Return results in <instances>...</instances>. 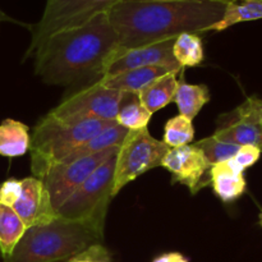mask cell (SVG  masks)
<instances>
[{"label": "cell", "mask_w": 262, "mask_h": 262, "mask_svg": "<svg viewBox=\"0 0 262 262\" xmlns=\"http://www.w3.org/2000/svg\"><path fill=\"white\" fill-rule=\"evenodd\" d=\"M194 138V127L192 120L183 115H177L170 118L165 124L163 142L169 148L181 147V146L191 145Z\"/></svg>", "instance_id": "24"}, {"label": "cell", "mask_w": 262, "mask_h": 262, "mask_svg": "<svg viewBox=\"0 0 262 262\" xmlns=\"http://www.w3.org/2000/svg\"><path fill=\"white\" fill-rule=\"evenodd\" d=\"M151 114L138 99V94H128L123 92L122 102L118 110L117 120L119 125L128 130H140L147 128L151 120Z\"/></svg>", "instance_id": "21"}, {"label": "cell", "mask_w": 262, "mask_h": 262, "mask_svg": "<svg viewBox=\"0 0 262 262\" xmlns=\"http://www.w3.org/2000/svg\"><path fill=\"white\" fill-rule=\"evenodd\" d=\"M12 209L27 228L50 224L59 217L51 205L45 183L35 177L22 179V192Z\"/></svg>", "instance_id": "13"}, {"label": "cell", "mask_w": 262, "mask_h": 262, "mask_svg": "<svg viewBox=\"0 0 262 262\" xmlns=\"http://www.w3.org/2000/svg\"><path fill=\"white\" fill-rule=\"evenodd\" d=\"M210 101V91L206 84H189L184 81L183 72L178 81L173 102L178 106L179 114L193 120L202 107Z\"/></svg>", "instance_id": "18"}, {"label": "cell", "mask_w": 262, "mask_h": 262, "mask_svg": "<svg viewBox=\"0 0 262 262\" xmlns=\"http://www.w3.org/2000/svg\"><path fill=\"white\" fill-rule=\"evenodd\" d=\"M174 40L176 38L148 43V45L140 46V48L127 49V50H115L102 69L101 78L130 71V69L155 66L165 67L177 73L184 71L177 63L173 55Z\"/></svg>", "instance_id": "11"}, {"label": "cell", "mask_w": 262, "mask_h": 262, "mask_svg": "<svg viewBox=\"0 0 262 262\" xmlns=\"http://www.w3.org/2000/svg\"><path fill=\"white\" fill-rule=\"evenodd\" d=\"M115 122L89 119L66 122L46 114L33 128L31 136V171L33 177L43 179L53 166L66 160L79 146L91 140Z\"/></svg>", "instance_id": "4"}, {"label": "cell", "mask_w": 262, "mask_h": 262, "mask_svg": "<svg viewBox=\"0 0 262 262\" xmlns=\"http://www.w3.org/2000/svg\"><path fill=\"white\" fill-rule=\"evenodd\" d=\"M174 72L164 74L159 77L155 81L148 83L145 89L138 92V99L141 104L151 113L159 112L165 107L170 102H173L174 95H176L177 87H178V79Z\"/></svg>", "instance_id": "16"}, {"label": "cell", "mask_w": 262, "mask_h": 262, "mask_svg": "<svg viewBox=\"0 0 262 262\" xmlns=\"http://www.w3.org/2000/svg\"><path fill=\"white\" fill-rule=\"evenodd\" d=\"M170 71L165 67H146V68H136L130 71L122 72V73L107 76L100 78L99 82L101 86L106 89L115 90L119 92H128V94H138L142 89H145L148 83L155 81L159 77L169 73ZM177 73V72H174Z\"/></svg>", "instance_id": "14"}, {"label": "cell", "mask_w": 262, "mask_h": 262, "mask_svg": "<svg viewBox=\"0 0 262 262\" xmlns=\"http://www.w3.org/2000/svg\"><path fill=\"white\" fill-rule=\"evenodd\" d=\"M27 227L12 207L0 205V253L8 257L22 239Z\"/></svg>", "instance_id": "20"}, {"label": "cell", "mask_w": 262, "mask_h": 262, "mask_svg": "<svg viewBox=\"0 0 262 262\" xmlns=\"http://www.w3.org/2000/svg\"><path fill=\"white\" fill-rule=\"evenodd\" d=\"M161 166L170 171L171 184L187 186L192 194L210 184V168L206 156L197 146L186 145L170 148L164 158Z\"/></svg>", "instance_id": "12"}, {"label": "cell", "mask_w": 262, "mask_h": 262, "mask_svg": "<svg viewBox=\"0 0 262 262\" xmlns=\"http://www.w3.org/2000/svg\"><path fill=\"white\" fill-rule=\"evenodd\" d=\"M262 19V0H239L225 7L223 18L211 27V31H224L242 22Z\"/></svg>", "instance_id": "22"}, {"label": "cell", "mask_w": 262, "mask_h": 262, "mask_svg": "<svg viewBox=\"0 0 262 262\" xmlns=\"http://www.w3.org/2000/svg\"><path fill=\"white\" fill-rule=\"evenodd\" d=\"M257 97H248L233 112L222 114L216 120L215 138L237 146H255L262 151V122Z\"/></svg>", "instance_id": "10"}, {"label": "cell", "mask_w": 262, "mask_h": 262, "mask_svg": "<svg viewBox=\"0 0 262 262\" xmlns=\"http://www.w3.org/2000/svg\"><path fill=\"white\" fill-rule=\"evenodd\" d=\"M258 113H260L261 122H262V100H258Z\"/></svg>", "instance_id": "32"}, {"label": "cell", "mask_w": 262, "mask_h": 262, "mask_svg": "<svg viewBox=\"0 0 262 262\" xmlns=\"http://www.w3.org/2000/svg\"><path fill=\"white\" fill-rule=\"evenodd\" d=\"M128 132H129V130L118 124L117 122L113 123L112 125L106 127L100 133H97L96 136H94V137H92L91 140L87 141L86 143L79 146L74 152H72L71 155H69L66 160L61 161V163H71V161L77 160V159L86 158V156L99 154L101 152V151L107 150V148L114 147V146H120L123 141H124L125 136L128 135Z\"/></svg>", "instance_id": "19"}, {"label": "cell", "mask_w": 262, "mask_h": 262, "mask_svg": "<svg viewBox=\"0 0 262 262\" xmlns=\"http://www.w3.org/2000/svg\"><path fill=\"white\" fill-rule=\"evenodd\" d=\"M209 2H214V3H219V4L228 5V4H233V3L239 2V0H209Z\"/></svg>", "instance_id": "31"}, {"label": "cell", "mask_w": 262, "mask_h": 262, "mask_svg": "<svg viewBox=\"0 0 262 262\" xmlns=\"http://www.w3.org/2000/svg\"><path fill=\"white\" fill-rule=\"evenodd\" d=\"M120 0H48L41 19L31 26L32 40L25 59L35 55L51 35L83 25L100 13H107Z\"/></svg>", "instance_id": "6"}, {"label": "cell", "mask_w": 262, "mask_h": 262, "mask_svg": "<svg viewBox=\"0 0 262 262\" xmlns=\"http://www.w3.org/2000/svg\"><path fill=\"white\" fill-rule=\"evenodd\" d=\"M209 174L215 194L225 204L235 201L246 192L245 174L235 170L229 160L211 165Z\"/></svg>", "instance_id": "15"}, {"label": "cell", "mask_w": 262, "mask_h": 262, "mask_svg": "<svg viewBox=\"0 0 262 262\" xmlns=\"http://www.w3.org/2000/svg\"><path fill=\"white\" fill-rule=\"evenodd\" d=\"M173 55L183 69L200 66L205 59L202 38L197 33H182L174 40Z\"/></svg>", "instance_id": "23"}, {"label": "cell", "mask_w": 262, "mask_h": 262, "mask_svg": "<svg viewBox=\"0 0 262 262\" xmlns=\"http://www.w3.org/2000/svg\"><path fill=\"white\" fill-rule=\"evenodd\" d=\"M152 262H189V260L179 252H169L159 256Z\"/></svg>", "instance_id": "29"}, {"label": "cell", "mask_w": 262, "mask_h": 262, "mask_svg": "<svg viewBox=\"0 0 262 262\" xmlns=\"http://www.w3.org/2000/svg\"><path fill=\"white\" fill-rule=\"evenodd\" d=\"M261 154L262 151L255 146H241L238 152L230 159L229 163L232 164L235 170L245 173L246 169L251 168L260 160Z\"/></svg>", "instance_id": "26"}, {"label": "cell", "mask_w": 262, "mask_h": 262, "mask_svg": "<svg viewBox=\"0 0 262 262\" xmlns=\"http://www.w3.org/2000/svg\"><path fill=\"white\" fill-rule=\"evenodd\" d=\"M22 192V181L15 178L7 179L0 186V205L13 207Z\"/></svg>", "instance_id": "27"}, {"label": "cell", "mask_w": 262, "mask_h": 262, "mask_svg": "<svg viewBox=\"0 0 262 262\" xmlns=\"http://www.w3.org/2000/svg\"><path fill=\"white\" fill-rule=\"evenodd\" d=\"M227 5L209 0H120L107 12L118 36L117 50L211 31Z\"/></svg>", "instance_id": "1"}, {"label": "cell", "mask_w": 262, "mask_h": 262, "mask_svg": "<svg viewBox=\"0 0 262 262\" xmlns=\"http://www.w3.org/2000/svg\"><path fill=\"white\" fill-rule=\"evenodd\" d=\"M31 135L27 124L15 119H4L0 124V155L23 156L30 151Z\"/></svg>", "instance_id": "17"}, {"label": "cell", "mask_w": 262, "mask_h": 262, "mask_svg": "<svg viewBox=\"0 0 262 262\" xmlns=\"http://www.w3.org/2000/svg\"><path fill=\"white\" fill-rule=\"evenodd\" d=\"M260 225L262 227V214H261V216H260Z\"/></svg>", "instance_id": "33"}, {"label": "cell", "mask_w": 262, "mask_h": 262, "mask_svg": "<svg viewBox=\"0 0 262 262\" xmlns=\"http://www.w3.org/2000/svg\"><path fill=\"white\" fill-rule=\"evenodd\" d=\"M118 49V36L107 13L83 25L51 35L35 53V72L45 83L69 86L79 79L101 78L102 69Z\"/></svg>", "instance_id": "2"}, {"label": "cell", "mask_w": 262, "mask_h": 262, "mask_svg": "<svg viewBox=\"0 0 262 262\" xmlns=\"http://www.w3.org/2000/svg\"><path fill=\"white\" fill-rule=\"evenodd\" d=\"M122 97L123 92L106 89L99 82H94L64 99L48 114L55 119L66 122H81L89 119L115 122Z\"/></svg>", "instance_id": "8"}, {"label": "cell", "mask_w": 262, "mask_h": 262, "mask_svg": "<svg viewBox=\"0 0 262 262\" xmlns=\"http://www.w3.org/2000/svg\"><path fill=\"white\" fill-rule=\"evenodd\" d=\"M117 154L97 166L79 188L56 210L59 217L76 222H91L105 227V219L113 199Z\"/></svg>", "instance_id": "5"}, {"label": "cell", "mask_w": 262, "mask_h": 262, "mask_svg": "<svg viewBox=\"0 0 262 262\" xmlns=\"http://www.w3.org/2000/svg\"><path fill=\"white\" fill-rule=\"evenodd\" d=\"M102 239L104 227L58 217L50 224L27 228L4 262H60L102 243Z\"/></svg>", "instance_id": "3"}, {"label": "cell", "mask_w": 262, "mask_h": 262, "mask_svg": "<svg viewBox=\"0 0 262 262\" xmlns=\"http://www.w3.org/2000/svg\"><path fill=\"white\" fill-rule=\"evenodd\" d=\"M169 150L163 141L150 135L147 128L129 130L117 154L113 197L146 171L161 166Z\"/></svg>", "instance_id": "7"}, {"label": "cell", "mask_w": 262, "mask_h": 262, "mask_svg": "<svg viewBox=\"0 0 262 262\" xmlns=\"http://www.w3.org/2000/svg\"><path fill=\"white\" fill-rule=\"evenodd\" d=\"M3 22H13V23H18V25L27 26V25H25V23L18 22V20H15V19H13V18H10L9 15L7 14V13H4V12H3L2 9H0V25H2ZM27 27H30V28H31V26H27Z\"/></svg>", "instance_id": "30"}, {"label": "cell", "mask_w": 262, "mask_h": 262, "mask_svg": "<svg viewBox=\"0 0 262 262\" xmlns=\"http://www.w3.org/2000/svg\"><path fill=\"white\" fill-rule=\"evenodd\" d=\"M119 146H114L95 155L77 159L71 163H60L53 166L42 179L50 194L51 205L56 210L79 188L97 166L118 152Z\"/></svg>", "instance_id": "9"}, {"label": "cell", "mask_w": 262, "mask_h": 262, "mask_svg": "<svg viewBox=\"0 0 262 262\" xmlns=\"http://www.w3.org/2000/svg\"><path fill=\"white\" fill-rule=\"evenodd\" d=\"M193 145L197 146L204 152L210 165L230 160L241 148V146L220 141L215 138L214 136H209V137L204 138V140L197 141Z\"/></svg>", "instance_id": "25"}, {"label": "cell", "mask_w": 262, "mask_h": 262, "mask_svg": "<svg viewBox=\"0 0 262 262\" xmlns=\"http://www.w3.org/2000/svg\"><path fill=\"white\" fill-rule=\"evenodd\" d=\"M68 262H112L110 261V252L102 246L99 245L90 246L81 253L76 255L74 257L69 258Z\"/></svg>", "instance_id": "28"}]
</instances>
